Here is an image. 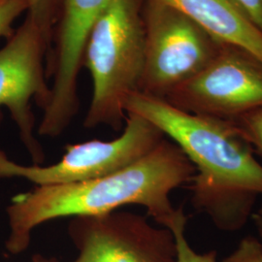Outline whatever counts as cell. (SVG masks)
<instances>
[{
  "instance_id": "obj_7",
  "label": "cell",
  "mask_w": 262,
  "mask_h": 262,
  "mask_svg": "<svg viewBox=\"0 0 262 262\" xmlns=\"http://www.w3.org/2000/svg\"><path fill=\"white\" fill-rule=\"evenodd\" d=\"M164 99L186 112L233 121L262 108V63L240 48L223 45L202 71Z\"/></svg>"
},
{
  "instance_id": "obj_1",
  "label": "cell",
  "mask_w": 262,
  "mask_h": 262,
  "mask_svg": "<svg viewBox=\"0 0 262 262\" xmlns=\"http://www.w3.org/2000/svg\"><path fill=\"white\" fill-rule=\"evenodd\" d=\"M174 142L195 168L191 203L225 231L241 229L262 195V164L232 121L186 112L165 99L135 92L124 104Z\"/></svg>"
},
{
  "instance_id": "obj_8",
  "label": "cell",
  "mask_w": 262,
  "mask_h": 262,
  "mask_svg": "<svg viewBox=\"0 0 262 262\" xmlns=\"http://www.w3.org/2000/svg\"><path fill=\"white\" fill-rule=\"evenodd\" d=\"M49 50L37 26L27 15L0 49V113L5 107L33 164H42L45 154L35 137L31 101L44 109L50 98L46 62Z\"/></svg>"
},
{
  "instance_id": "obj_6",
  "label": "cell",
  "mask_w": 262,
  "mask_h": 262,
  "mask_svg": "<svg viewBox=\"0 0 262 262\" xmlns=\"http://www.w3.org/2000/svg\"><path fill=\"white\" fill-rule=\"evenodd\" d=\"M67 232L78 255L70 262H177V248L168 228L154 226L144 215L115 211L71 217ZM31 262H62L34 254Z\"/></svg>"
},
{
  "instance_id": "obj_14",
  "label": "cell",
  "mask_w": 262,
  "mask_h": 262,
  "mask_svg": "<svg viewBox=\"0 0 262 262\" xmlns=\"http://www.w3.org/2000/svg\"><path fill=\"white\" fill-rule=\"evenodd\" d=\"M28 10L27 0H0V37L9 39L15 32L14 23Z\"/></svg>"
},
{
  "instance_id": "obj_11",
  "label": "cell",
  "mask_w": 262,
  "mask_h": 262,
  "mask_svg": "<svg viewBox=\"0 0 262 262\" xmlns=\"http://www.w3.org/2000/svg\"><path fill=\"white\" fill-rule=\"evenodd\" d=\"M187 217L183 207L176 209L166 228L174 236L177 248V262H217V253L211 251L205 253H196L188 243L186 237Z\"/></svg>"
},
{
  "instance_id": "obj_4",
  "label": "cell",
  "mask_w": 262,
  "mask_h": 262,
  "mask_svg": "<svg viewBox=\"0 0 262 262\" xmlns=\"http://www.w3.org/2000/svg\"><path fill=\"white\" fill-rule=\"evenodd\" d=\"M144 66L138 92L164 99L202 71L224 45L168 4L143 0Z\"/></svg>"
},
{
  "instance_id": "obj_15",
  "label": "cell",
  "mask_w": 262,
  "mask_h": 262,
  "mask_svg": "<svg viewBox=\"0 0 262 262\" xmlns=\"http://www.w3.org/2000/svg\"><path fill=\"white\" fill-rule=\"evenodd\" d=\"M223 262H262V244L253 236H247Z\"/></svg>"
},
{
  "instance_id": "obj_18",
  "label": "cell",
  "mask_w": 262,
  "mask_h": 262,
  "mask_svg": "<svg viewBox=\"0 0 262 262\" xmlns=\"http://www.w3.org/2000/svg\"><path fill=\"white\" fill-rule=\"evenodd\" d=\"M256 214H258L259 215H262V204L260 205V207L257 209V211L255 212Z\"/></svg>"
},
{
  "instance_id": "obj_19",
  "label": "cell",
  "mask_w": 262,
  "mask_h": 262,
  "mask_svg": "<svg viewBox=\"0 0 262 262\" xmlns=\"http://www.w3.org/2000/svg\"><path fill=\"white\" fill-rule=\"evenodd\" d=\"M2 121V113H0V122Z\"/></svg>"
},
{
  "instance_id": "obj_13",
  "label": "cell",
  "mask_w": 262,
  "mask_h": 262,
  "mask_svg": "<svg viewBox=\"0 0 262 262\" xmlns=\"http://www.w3.org/2000/svg\"><path fill=\"white\" fill-rule=\"evenodd\" d=\"M248 142L262 155V108L233 120Z\"/></svg>"
},
{
  "instance_id": "obj_9",
  "label": "cell",
  "mask_w": 262,
  "mask_h": 262,
  "mask_svg": "<svg viewBox=\"0 0 262 262\" xmlns=\"http://www.w3.org/2000/svg\"><path fill=\"white\" fill-rule=\"evenodd\" d=\"M108 0H62L51 52L46 62L52 78L50 98L43 109L38 134L61 135L79 111L78 77L83 67L84 45L95 19Z\"/></svg>"
},
{
  "instance_id": "obj_16",
  "label": "cell",
  "mask_w": 262,
  "mask_h": 262,
  "mask_svg": "<svg viewBox=\"0 0 262 262\" xmlns=\"http://www.w3.org/2000/svg\"><path fill=\"white\" fill-rule=\"evenodd\" d=\"M262 31V0H235Z\"/></svg>"
},
{
  "instance_id": "obj_17",
  "label": "cell",
  "mask_w": 262,
  "mask_h": 262,
  "mask_svg": "<svg viewBox=\"0 0 262 262\" xmlns=\"http://www.w3.org/2000/svg\"><path fill=\"white\" fill-rule=\"evenodd\" d=\"M252 219H253L255 229H256L258 236H259L258 239L260 240V242L262 244V215H259L258 214H256V213H253V215H252Z\"/></svg>"
},
{
  "instance_id": "obj_2",
  "label": "cell",
  "mask_w": 262,
  "mask_h": 262,
  "mask_svg": "<svg viewBox=\"0 0 262 262\" xmlns=\"http://www.w3.org/2000/svg\"><path fill=\"white\" fill-rule=\"evenodd\" d=\"M194 173L183 150L165 137L143 158L103 177L36 186L13 197L6 209L9 232L5 249L12 255L24 253L32 231L56 219L106 215L128 205L144 207L158 225L166 228L177 209L170 194L188 185Z\"/></svg>"
},
{
  "instance_id": "obj_5",
  "label": "cell",
  "mask_w": 262,
  "mask_h": 262,
  "mask_svg": "<svg viewBox=\"0 0 262 262\" xmlns=\"http://www.w3.org/2000/svg\"><path fill=\"white\" fill-rule=\"evenodd\" d=\"M165 135L135 114H126L122 133L113 140H90L66 147L51 165L19 164L0 150V178L25 179L36 186H59L103 177L124 168L154 150Z\"/></svg>"
},
{
  "instance_id": "obj_3",
  "label": "cell",
  "mask_w": 262,
  "mask_h": 262,
  "mask_svg": "<svg viewBox=\"0 0 262 262\" xmlns=\"http://www.w3.org/2000/svg\"><path fill=\"white\" fill-rule=\"evenodd\" d=\"M143 0H108L86 38L83 67L93 80L84 126L123 128L124 104L138 92L144 66Z\"/></svg>"
},
{
  "instance_id": "obj_10",
  "label": "cell",
  "mask_w": 262,
  "mask_h": 262,
  "mask_svg": "<svg viewBox=\"0 0 262 262\" xmlns=\"http://www.w3.org/2000/svg\"><path fill=\"white\" fill-rule=\"evenodd\" d=\"M180 10L217 42L240 48L262 63V31L235 0H156Z\"/></svg>"
},
{
  "instance_id": "obj_12",
  "label": "cell",
  "mask_w": 262,
  "mask_h": 262,
  "mask_svg": "<svg viewBox=\"0 0 262 262\" xmlns=\"http://www.w3.org/2000/svg\"><path fill=\"white\" fill-rule=\"evenodd\" d=\"M28 15L37 26L51 52L62 0H27ZM47 56V57H48Z\"/></svg>"
}]
</instances>
